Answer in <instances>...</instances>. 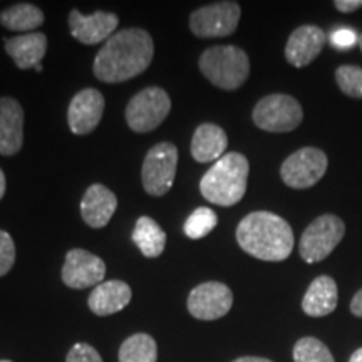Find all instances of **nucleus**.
<instances>
[{"label": "nucleus", "mask_w": 362, "mask_h": 362, "mask_svg": "<svg viewBox=\"0 0 362 362\" xmlns=\"http://www.w3.org/2000/svg\"><path fill=\"white\" fill-rule=\"evenodd\" d=\"M44 21V12L29 2L13 4L0 12V25L12 33H35V29H39Z\"/></svg>", "instance_id": "obj_22"}, {"label": "nucleus", "mask_w": 362, "mask_h": 362, "mask_svg": "<svg viewBox=\"0 0 362 362\" xmlns=\"http://www.w3.org/2000/svg\"><path fill=\"white\" fill-rule=\"evenodd\" d=\"M133 291L123 280H106L94 287L88 298V305L94 315L106 317L128 307Z\"/></svg>", "instance_id": "obj_18"}, {"label": "nucleus", "mask_w": 362, "mask_h": 362, "mask_svg": "<svg viewBox=\"0 0 362 362\" xmlns=\"http://www.w3.org/2000/svg\"><path fill=\"white\" fill-rule=\"evenodd\" d=\"M71 35L81 44L94 45L106 42L116 33L119 19L116 13L96 11L90 16H83L79 11H71L69 13Z\"/></svg>", "instance_id": "obj_14"}, {"label": "nucleus", "mask_w": 362, "mask_h": 362, "mask_svg": "<svg viewBox=\"0 0 362 362\" xmlns=\"http://www.w3.org/2000/svg\"><path fill=\"white\" fill-rule=\"evenodd\" d=\"M237 242L248 255L264 262H282L293 250L288 221L272 211H252L237 226Z\"/></svg>", "instance_id": "obj_2"}, {"label": "nucleus", "mask_w": 362, "mask_h": 362, "mask_svg": "<svg viewBox=\"0 0 362 362\" xmlns=\"http://www.w3.org/2000/svg\"><path fill=\"white\" fill-rule=\"evenodd\" d=\"M117 208V198L110 188L94 183L86 189L81 200V216L90 228H104Z\"/></svg>", "instance_id": "obj_17"}, {"label": "nucleus", "mask_w": 362, "mask_h": 362, "mask_svg": "<svg viewBox=\"0 0 362 362\" xmlns=\"http://www.w3.org/2000/svg\"><path fill=\"white\" fill-rule=\"evenodd\" d=\"M351 312L356 317H362V288L356 293L354 297H352V300H351Z\"/></svg>", "instance_id": "obj_32"}, {"label": "nucleus", "mask_w": 362, "mask_h": 362, "mask_svg": "<svg viewBox=\"0 0 362 362\" xmlns=\"http://www.w3.org/2000/svg\"><path fill=\"white\" fill-rule=\"evenodd\" d=\"M346 233V225L336 215H322L315 218L302 233L298 252L307 264L327 259Z\"/></svg>", "instance_id": "obj_8"}, {"label": "nucleus", "mask_w": 362, "mask_h": 362, "mask_svg": "<svg viewBox=\"0 0 362 362\" xmlns=\"http://www.w3.org/2000/svg\"><path fill=\"white\" fill-rule=\"evenodd\" d=\"M327 42V35L317 25H300L285 45V59L293 67H305L315 61Z\"/></svg>", "instance_id": "obj_15"}, {"label": "nucleus", "mask_w": 362, "mask_h": 362, "mask_svg": "<svg viewBox=\"0 0 362 362\" xmlns=\"http://www.w3.org/2000/svg\"><path fill=\"white\" fill-rule=\"evenodd\" d=\"M228 138L223 128L214 123H203L194 129L192 138V156L198 163L218 161L225 156Z\"/></svg>", "instance_id": "obj_20"}, {"label": "nucleus", "mask_w": 362, "mask_h": 362, "mask_svg": "<svg viewBox=\"0 0 362 362\" xmlns=\"http://www.w3.org/2000/svg\"><path fill=\"white\" fill-rule=\"evenodd\" d=\"M334 7L342 13H351L362 7V0H336V2H334Z\"/></svg>", "instance_id": "obj_31"}, {"label": "nucleus", "mask_w": 362, "mask_h": 362, "mask_svg": "<svg viewBox=\"0 0 362 362\" xmlns=\"http://www.w3.org/2000/svg\"><path fill=\"white\" fill-rule=\"evenodd\" d=\"M24 144V110L17 99L0 98V155L16 156Z\"/></svg>", "instance_id": "obj_16"}, {"label": "nucleus", "mask_w": 362, "mask_h": 362, "mask_svg": "<svg viewBox=\"0 0 362 362\" xmlns=\"http://www.w3.org/2000/svg\"><path fill=\"white\" fill-rule=\"evenodd\" d=\"M293 362H334V356L319 339L304 337L293 346Z\"/></svg>", "instance_id": "obj_26"}, {"label": "nucleus", "mask_w": 362, "mask_h": 362, "mask_svg": "<svg viewBox=\"0 0 362 362\" xmlns=\"http://www.w3.org/2000/svg\"><path fill=\"white\" fill-rule=\"evenodd\" d=\"M216 223H218V216H216L215 211L211 208L200 206L185 221L183 232L188 238L200 240L214 232Z\"/></svg>", "instance_id": "obj_25"}, {"label": "nucleus", "mask_w": 362, "mask_h": 362, "mask_svg": "<svg viewBox=\"0 0 362 362\" xmlns=\"http://www.w3.org/2000/svg\"><path fill=\"white\" fill-rule=\"evenodd\" d=\"M337 298V284L334 279L329 275H320L312 280L307 288L302 300V310L310 317H325L336 310Z\"/></svg>", "instance_id": "obj_21"}, {"label": "nucleus", "mask_w": 362, "mask_h": 362, "mask_svg": "<svg viewBox=\"0 0 362 362\" xmlns=\"http://www.w3.org/2000/svg\"><path fill=\"white\" fill-rule=\"evenodd\" d=\"M250 165L242 153H226L203 175L200 192L206 202L218 206H233L247 193Z\"/></svg>", "instance_id": "obj_3"}, {"label": "nucleus", "mask_w": 362, "mask_h": 362, "mask_svg": "<svg viewBox=\"0 0 362 362\" xmlns=\"http://www.w3.org/2000/svg\"><path fill=\"white\" fill-rule=\"evenodd\" d=\"M66 362H103V357L93 346L86 342H78L71 347Z\"/></svg>", "instance_id": "obj_29"}, {"label": "nucleus", "mask_w": 362, "mask_h": 362, "mask_svg": "<svg viewBox=\"0 0 362 362\" xmlns=\"http://www.w3.org/2000/svg\"><path fill=\"white\" fill-rule=\"evenodd\" d=\"M336 81L346 96L362 99V67L341 66L336 71Z\"/></svg>", "instance_id": "obj_27"}, {"label": "nucleus", "mask_w": 362, "mask_h": 362, "mask_svg": "<svg viewBox=\"0 0 362 362\" xmlns=\"http://www.w3.org/2000/svg\"><path fill=\"white\" fill-rule=\"evenodd\" d=\"M16 264V243L13 238L0 230V277L7 275Z\"/></svg>", "instance_id": "obj_28"}, {"label": "nucleus", "mask_w": 362, "mask_h": 362, "mask_svg": "<svg viewBox=\"0 0 362 362\" xmlns=\"http://www.w3.org/2000/svg\"><path fill=\"white\" fill-rule=\"evenodd\" d=\"M0 362H12V361H7V359H2Z\"/></svg>", "instance_id": "obj_38"}, {"label": "nucleus", "mask_w": 362, "mask_h": 362, "mask_svg": "<svg viewBox=\"0 0 362 362\" xmlns=\"http://www.w3.org/2000/svg\"><path fill=\"white\" fill-rule=\"evenodd\" d=\"M35 71H37V72H42V71H44V67H42V64H39L37 67H35Z\"/></svg>", "instance_id": "obj_37"}, {"label": "nucleus", "mask_w": 362, "mask_h": 362, "mask_svg": "<svg viewBox=\"0 0 362 362\" xmlns=\"http://www.w3.org/2000/svg\"><path fill=\"white\" fill-rule=\"evenodd\" d=\"M155 56V42L144 29L131 27L116 33L99 49L93 72L107 84L124 83L143 74Z\"/></svg>", "instance_id": "obj_1"}, {"label": "nucleus", "mask_w": 362, "mask_h": 362, "mask_svg": "<svg viewBox=\"0 0 362 362\" xmlns=\"http://www.w3.org/2000/svg\"><path fill=\"white\" fill-rule=\"evenodd\" d=\"M171 111V99L163 88L151 86L129 99L124 117L134 133H151L166 119Z\"/></svg>", "instance_id": "obj_5"}, {"label": "nucleus", "mask_w": 362, "mask_h": 362, "mask_svg": "<svg viewBox=\"0 0 362 362\" xmlns=\"http://www.w3.org/2000/svg\"><path fill=\"white\" fill-rule=\"evenodd\" d=\"M104 275H106V264L94 253L84 248H72L66 253L61 277L69 288L83 291V288L98 287L99 284H103Z\"/></svg>", "instance_id": "obj_11"}, {"label": "nucleus", "mask_w": 362, "mask_h": 362, "mask_svg": "<svg viewBox=\"0 0 362 362\" xmlns=\"http://www.w3.org/2000/svg\"><path fill=\"white\" fill-rule=\"evenodd\" d=\"M242 8L237 2H215L197 8L189 16V29L200 39L226 37L237 30Z\"/></svg>", "instance_id": "obj_9"}, {"label": "nucleus", "mask_w": 362, "mask_h": 362, "mask_svg": "<svg viewBox=\"0 0 362 362\" xmlns=\"http://www.w3.org/2000/svg\"><path fill=\"white\" fill-rule=\"evenodd\" d=\"M233 362H274L270 359H265V357H255V356H245V357H238Z\"/></svg>", "instance_id": "obj_33"}, {"label": "nucleus", "mask_w": 362, "mask_h": 362, "mask_svg": "<svg viewBox=\"0 0 362 362\" xmlns=\"http://www.w3.org/2000/svg\"><path fill=\"white\" fill-rule=\"evenodd\" d=\"M202 74L223 90L242 88L250 76V59L237 45H214L203 51L198 61Z\"/></svg>", "instance_id": "obj_4"}, {"label": "nucleus", "mask_w": 362, "mask_h": 362, "mask_svg": "<svg viewBox=\"0 0 362 362\" xmlns=\"http://www.w3.org/2000/svg\"><path fill=\"white\" fill-rule=\"evenodd\" d=\"M349 362H362V347H361V349H357L354 354L351 356Z\"/></svg>", "instance_id": "obj_35"}, {"label": "nucleus", "mask_w": 362, "mask_h": 362, "mask_svg": "<svg viewBox=\"0 0 362 362\" xmlns=\"http://www.w3.org/2000/svg\"><path fill=\"white\" fill-rule=\"evenodd\" d=\"M257 128L269 133H291L304 119L300 103L287 94H270L262 98L252 112Z\"/></svg>", "instance_id": "obj_6"}, {"label": "nucleus", "mask_w": 362, "mask_h": 362, "mask_svg": "<svg viewBox=\"0 0 362 362\" xmlns=\"http://www.w3.org/2000/svg\"><path fill=\"white\" fill-rule=\"evenodd\" d=\"M327 156L317 148H302L293 153L280 166L284 183L293 189L314 187L327 171Z\"/></svg>", "instance_id": "obj_10"}, {"label": "nucleus", "mask_w": 362, "mask_h": 362, "mask_svg": "<svg viewBox=\"0 0 362 362\" xmlns=\"http://www.w3.org/2000/svg\"><path fill=\"white\" fill-rule=\"evenodd\" d=\"M178 168V148L173 143H158L148 151L141 166L144 192L151 197H163L173 188Z\"/></svg>", "instance_id": "obj_7"}, {"label": "nucleus", "mask_w": 362, "mask_h": 362, "mask_svg": "<svg viewBox=\"0 0 362 362\" xmlns=\"http://www.w3.org/2000/svg\"><path fill=\"white\" fill-rule=\"evenodd\" d=\"M330 40H332V44L337 45L339 49H351L352 45L357 42V37L352 30L341 29V30H337L336 34H332V39Z\"/></svg>", "instance_id": "obj_30"}, {"label": "nucleus", "mask_w": 362, "mask_h": 362, "mask_svg": "<svg viewBox=\"0 0 362 362\" xmlns=\"http://www.w3.org/2000/svg\"><path fill=\"white\" fill-rule=\"evenodd\" d=\"M6 188H7V180H6V175H4L2 168H0V200H2L4 194H6Z\"/></svg>", "instance_id": "obj_34"}, {"label": "nucleus", "mask_w": 362, "mask_h": 362, "mask_svg": "<svg viewBox=\"0 0 362 362\" xmlns=\"http://www.w3.org/2000/svg\"><path fill=\"white\" fill-rule=\"evenodd\" d=\"M103 94L94 88H86L79 90L74 98L71 99L69 107H67V124L74 134L84 136L93 133L103 119L104 112Z\"/></svg>", "instance_id": "obj_13"}, {"label": "nucleus", "mask_w": 362, "mask_h": 362, "mask_svg": "<svg viewBox=\"0 0 362 362\" xmlns=\"http://www.w3.org/2000/svg\"><path fill=\"white\" fill-rule=\"evenodd\" d=\"M188 312L198 320H218L228 314L233 305V293L221 282L197 285L188 296Z\"/></svg>", "instance_id": "obj_12"}, {"label": "nucleus", "mask_w": 362, "mask_h": 362, "mask_svg": "<svg viewBox=\"0 0 362 362\" xmlns=\"http://www.w3.org/2000/svg\"><path fill=\"white\" fill-rule=\"evenodd\" d=\"M131 238L146 259H156L165 252L166 233L151 216H139L136 220Z\"/></svg>", "instance_id": "obj_23"}, {"label": "nucleus", "mask_w": 362, "mask_h": 362, "mask_svg": "<svg viewBox=\"0 0 362 362\" xmlns=\"http://www.w3.org/2000/svg\"><path fill=\"white\" fill-rule=\"evenodd\" d=\"M357 45H359V47H361V51H362V34L359 35V37H357Z\"/></svg>", "instance_id": "obj_36"}, {"label": "nucleus", "mask_w": 362, "mask_h": 362, "mask_svg": "<svg viewBox=\"0 0 362 362\" xmlns=\"http://www.w3.org/2000/svg\"><path fill=\"white\" fill-rule=\"evenodd\" d=\"M6 52L12 57L21 71L37 67L47 52V35L42 33H30L4 39Z\"/></svg>", "instance_id": "obj_19"}, {"label": "nucleus", "mask_w": 362, "mask_h": 362, "mask_svg": "<svg viewBox=\"0 0 362 362\" xmlns=\"http://www.w3.org/2000/svg\"><path fill=\"white\" fill-rule=\"evenodd\" d=\"M158 346L149 334L138 332L126 339L119 347V362H156Z\"/></svg>", "instance_id": "obj_24"}]
</instances>
